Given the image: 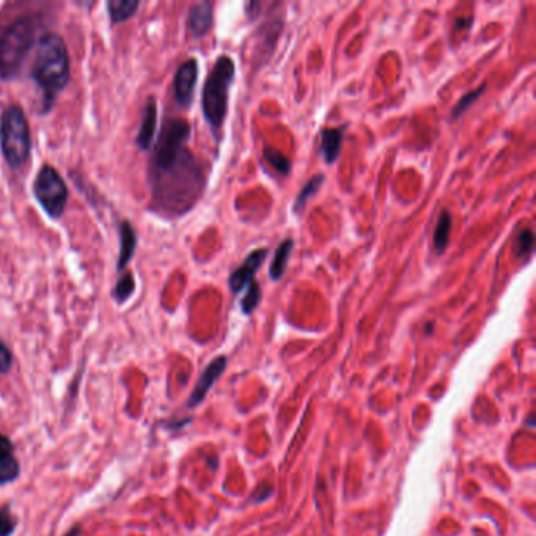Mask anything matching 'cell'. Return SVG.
I'll return each instance as SVG.
<instances>
[{
    "mask_svg": "<svg viewBox=\"0 0 536 536\" xmlns=\"http://www.w3.org/2000/svg\"><path fill=\"white\" fill-rule=\"evenodd\" d=\"M18 527V517L12 511V505L5 503L0 506V536H12Z\"/></svg>",
    "mask_w": 536,
    "mask_h": 536,
    "instance_id": "24",
    "label": "cell"
},
{
    "mask_svg": "<svg viewBox=\"0 0 536 536\" xmlns=\"http://www.w3.org/2000/svg\"><path fill=\"white\" fill-rule=\"evenodd\" d=\"M118 238H120V254L117 260V272H123L133 260V256L137 250L139 238L137 233L133 227V223L128 219L120 222L118 225Z\"/></svg>",
    "mask_w": 536,
    "mask_h": 536,
    "instance_id": "14",
    "label": "cell"
},
{
    "mask_svg": "<svg viewBox=\"0 0 536 536\" xmlns=\"http://www.w3.org/2000/svg\"><path fill=\"white\" fill-rule=\"evenodd\" d=\"M134 293H135V278L133 272L128 271L124 272L122 277H118V280L112 289V298L115 299V302L124 304L126 300H129L134 296Z\"/></svg>",
    "mask_w": 536,
    "mask_h": 536,
    "instance_id": "19",
    "label": "cell"
},
{
    "mask_svg": "<svg viewBox=\"0 0 536 536\" xmlns=\"http://www.w3.org/2000/svg\"><path fill=\"white\" fill-rule=\"evenodd\" d=\"M283 30L282 14H274L260 27L255 43V63L265 65L274 54L276 45Z\"/></svg>",
    "mask_w": 536,
    "mask_h": 536,
    "instance_id": "8",
    "label": "cell"
},
{
    "mask_svg": "<svg viewBox=\"0 0 536 536\" xmlns=\"http://www.w3.org/2000/svg\"><path fill=\"white\" fill-rule=\"evenodd\" d=\"M533 244H535V238H533V232L530 228H524L521 233H519L517 241H516V254L521 258H528L533 252Z\"/></svg>",
    "mask_w": 536,
    "mask_h": 536,
    "instance_id": "25",
    "label": "cell"
},
{
    "mask_svg": "<svg viewBox=\"0 0 536 536\" xmlns=\"http://www.w3.org/2000/svg\"><path fill=\"white\" fill-rule=\"evenodd\" d=\"M156 131H157V101L155 96H148L145 102L144 111H142L140 128L135 137V145L144 153L153 150V145L156 142Z\"/></svg>",
    "mask_w": 536,
    "mask_h": 536,
    "instance_id": "11",
    "label": "cell"
},
{
    "mask_svg": "<svg viewBox=\"0 0 536 536\" xmlns=\"http://www.w3.org/2000/svg\"><path fill=\"white\" fill-rule=\"evenodd\" d=\"M344 131H346V126H342V128H326L321 131V156L329 166L335 164L338 157H340Z\"/></svg>",
    "mask_w": 536,
    "mask_h": 536,
    "instance_id": "15",
    "label": "cell"
},
{
    "mask_svg": "<svg viewBox=\"0 0 536 536\" xmlns=\"http://www.w3.org/2000/svg\"><path fill=\"white\" fill-rule=\"evenodd\" d=\"M32 78L43 93V113L54 107L58 93L67 89L71 78V62L63 38L47 32L36 43V54L32 67Z\"/></svg>",
    "mask_w": 536,
    "mask_h": 536,
    "instance_id": "2",
    "label": "cell"
},
{
    "mask_svg": "<svg viewBox=\"0 0 536 536\" xmlns=\"http://www.w3.org/2000/svg\"><path fill=\"white\" fill-rule=\"evenodd\" d=\"M190 124L186 118H167L153 145L148 184L153 205L167 216H183L203 194V167L188 148Z\"/></svg>",
    "mask_w": 536,
    "mask_h": 536,
    "instance_id": "1",
    "label": "cell"
},
{
    "mask_svg": "<svg viewBox=\"0 0 536 536\" xmlns=\"http://www.w3.org/2000/svg\"><path fill=\"white\" fill-rule=\"evenodd\" d=\"M267 256V249H256L243 261L238 269H234L228 278V287L233 294H238L247 288L255 280V274L258 272Z\"/></svg>",
    "mask_w": 536,
    "mask_h": 536,
    "instance_id": "9",
    "label": "cell"
},
{
    "mask_svg": "<svg viewBox=\"0 0 536 536\" xmlns=\"http://www.w3.org/2000/svg\"><path fill=\"white\" fill-rule=\"evenodd\" d=\"M322 183H324V177H322V175H315V177L311 178L310 181L305 183L304 188L300 189L299 195L296 197V201H294V211H296V212L302 211L304 208H305V205H307V201L316 192H318Z\"/></svg>",
    "mask_w": 536,
    "mask_h": 536,
    "instance_id": "21",
    "label": "cell"
},
{
    "mask_svg": "<svg viewBox=\"0 0 536 536\" xmlns=\"http://www.w3.org/2000/svg\"><path fill=\"white\" fill-rule=\"evenodd\" d=\"M236 67L232 57L221 56L210 71L203 85V95H201V111L210 126L214 137L221 135V131L225 123L228 113L230 89L234 80Z\"/></svg>",
    "mask_w": 536,
    "mask_h": 536,
    "instance_id": "4",
    "label": "cell"
},
{
    "mask_svg": "<svg viewBox=\"0 0 536 536\" xmlns=\"http://www.w3.org/2000/svg\"><path fill=\"white\" fill-rule=\"evenodd\" d=\"M197 80H199V62L195 58H188L179 65L173 79V95L179 107L189 109L192 106Z\"/></svg>",
    "mask_w": 536,
    "mask_h": 536,
    "instance_id": "7",
    "label": "cell"
},
{
    "mask_svg": "<svg viewBox=\"0 0 536 536\" xmlns=\"http://www.w3.org/2000/svg\"><path fill=\"white\" fill-rule=\"evenodd\" d=\"M13 353L12 349H10L7 346V343H5L2 338H0V373H8L10 370H12L13 366Z\"/></svg>",
    "mask_w": 536,
    "mask_h": 536,
    "instance_id": "26",
    "label": "cell"
},
{
    "mask_svg": "<svg viewBox=\"0 0 536 536\" xmlns=\"http://www.w3.org/2000/svg\"><path fill=\"white\" fill-rule=\"evenodd\" d=\"M80 533H82V527H80V525H74V527L71 528L69 532H68L67 535H65V536H80Z\"/></svg>",
    "mask_w": 536,
    "mask_h": 536,
    "instance_id": "27",
    "label": "cell"
},
{
    "mask_svg": "<svg viewBox=\"0 0 536 536\" xmlns=\"http://www.w3.org/2000/svg\"><path fill=\"white\" fill-rule=\"evenodd\" d=\"M21 475V464L16 458L14 444L8 436L0 433V484L13 483Z\"/></svg>",
    "mask_w": 536,
    "mask_h": 536,
    "instance_id": "13",
    "label": "cell"
},
{
    "mask_svg": "<svg viewBox=\"0 0 536 536\" xmlns=\"http://www.w3.org/2000/svg\"><path fill=\"white\" fill-rule=\"evenodd\" d=\"M294 249V241L293 239H285L283 243L278 245L274 258H272L271 267H269V277L271 280L278 282L283 277L287 271L289 256H291V252Z\"/></svg>",
    "mask_w": 536,
    "mask_h": 536,
    "instance_id": "17",
    "label": "cell"
},
{
    "mask_svg": "<svg viewBox=\"0 0 536 536\" xmlns=\"http://www.w3.org/2000/svg\"><path fill=\"white\" fill-rule=\"evenodd\" d=\"M34 195L40 206L51 219H60L63 216L65 208L68 203L69 190L68 186L52 166H43L36 173L34 186Z\"/></svg>",
    "mask_w": 536,
    "mask_h": 536,
    "instance_id": "6",
    "label": "cell"
},
{
    "mask_svg": "<svg viewBox=\"0 0 536 536\" xmlns=\"http://www.w3.org/2000/svg\"><path fill=\"white\" fill-rule=\"evenodd\" d=\"M227 368V357L225 355H219L210 365L203 370V373L199 377L197 384L194 387L192 393H190V398L188 401V407L194 409L199 406V404L203 401L206 398V393L211 390V387L214 386V382L222 376L223 371Z\"/></svg>",
    "mask_w": 536,
    "mask_h": 536,
    "instance_id": "10",
    "label": "cell"
},
{
    "mask_svg": "<svg viewBox=\"0 0 536 536\" xmlns=\"http://www.w3.org/2000/svg\"><path fill=\"white\" fill-rule=\"evenodd\" d=\"M212 24H214V10H212L211 2H199L190 7L188 14V29L194 40H201L210 34Z\"/></svg>",
    "mask_w": 536,
    "mask_h": 536,
    "instance_id": "12",
    "label": "cell"
},
{
    "mask_svg": "<svg viewBox=\"0 0 536 536\" xmlns=\"http://www.w3.org/2000/svg\"><path fill=\"white\" fill-rule=\"evenodd\" d=\"M40 18L24 14L10 23L0 34V79L12 80L19 74L27 56L36 43Z\"/></svg>",
    "mask_w": 536,
    "mask_h": 536,
    "instance_id": "3",
    "label": "cell"
},
{
    "mask_svg": "<svg viewBox=\"0 0 536 536\" xmlns=\"http://www.w3.org/2000/svg\"><path fill=\"white\" fill-rule=\"evenodd\" d=\"M0 148L10 168H21L30 157L32 135L24 109L10 104L0 115Z\"/></svg>",
    "mask_w": 536,
    "mask_h": 536,
    "instance_id": "5",
    "label": "cell"
},
{
    "mask_svg": "<svg viewBox=\"0 0 536 536\" xmlns=\"http://www.w3.org/2000/svg\"><path fill=\"white\" fill-rule=\"evenodd\" d=\"M486 87H488V85H486V84H481V85L478 87V89H475V90H472V91L466 93V95H464V96L461 98V100H459V101L456 102V106L453 107V111H451V118H453V120H456V118L461 117V115H464V112H466L467 109H469L470 106H472V104H473L475 101H477L478 98H480L481 95H483V93L486 91Z\"/></svg>",
    "mask_w": 536,
    "mask_h": 536,
    "instance_id": "22",
    "label": "cell"
},
{
    "mask_svg": "<svg viewBox=\"0 0 536 536\" xmlns=\"http://www.w3.org/2000/svg\"><path fill=\"white\" fill-rule=\"evenodd\" d=\"M451 225H453L451 214L448 211L444 210V211L440 212L439 219H437L434 236H433V243H434V247L437 250V254H442V252L447 249L448 241H450Z\"/></svg>",
    "mask_w": 536,
    "mask_h": 536,
    "instance_id": "18",
    "label": "cell"
},
{
    "mask_svg": "<svg viewBox=\"0 0 536 536\" xmlns=\"http://www.w3.org/2000/svg\"><path fill=\"white\" fill-rule=\"evenodd\" d=\"M263 157H265V161L269 164L277 173H280L282 177H287V175H289V172H291V162H289L288 157L278 150L266 146L265 153H263Z\"/></svg>",
    "mask_w": 536,
    "mask_h": 536,
    "instance_id": "20",
    "label": "cell"
},
{
    "mask_svg": "<svg viewBox=\"0 0 536 536\" xmlns=\"http://www.w3.org/2000/svg\"><path fill=\"white\" fill-rule=\"evenodd\" d=\"M245 289H247V293H245V296L241 300V310H243L244 315H250L252 311L258 307L261 300V288L258 283L254 280Z\"/></svg>",
    "mask_w": 536,
    "mask_h": 536,
    "instance_id": "23",
    "label": "cell"
},
{
    "mask_svg": "<svg viewBox=\"0 0 536 536\" xmlns=\"http://www.w3.org/2000/svg\"><path fill=\"white\" fill-rule=\"evenodd\" d=\"M106 7L109 19H111V23L115 25L133 18L140 7V2L139 0H109Z\"/></svg>",
    "mask_w": 536,
    "mask_h": 536,
    "instance_id": "16",
    "label": "cell"
}]
</instances>
